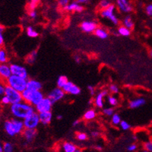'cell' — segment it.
<instances>
[{"mask_svg":"<svg viewBox=\"0 0 152 152\" xmlns=\"http://www.w3.org/2000/svg\"><path fill=\"white\" fill-rule=\"evenodd\" d=\"M69 3H70V0H58V5L63 9Z\"/></svg>","mask_w":152,"mask_h":152,"instance_id":"obj_43","label":"cell"},{"mask_svg":"<svg viewBox=\"0 0 152 152\" xmlns=\"http://www.w3.org/2000/svg\"><path fill=\"white\" fill-rule=\"evenodd\" d=\"M14 146L10 142H5L3 144V151L4 152H13Z\"/></svg>","mask_w":152,"mask_h":152,"instance_id":"obj_38","label":"cell"},{"mask_svg":"<svg viewBox=\"0 0 152 152\" xmlns=\"http://www.w3.org/2000/svg\"><path fill=\"white\" fill-rule=\"evenodd\" d=\"M0 152H4L3 151V144H2V141L0 140Z\"/></svg>","mask_w":152,"mask_h":152,"instance_id":"obj_53","label":"cell"},{"mask_svg":"<svg viewBox=\"0 0 152 152\" xmlns=\"http://www.w3.org/2000/svg\"><path fill=\"white\" fill-rule=\"evenodd\" d=\"M27 36L31 38H37L39 36V32L32 26H28L25 30Z\"/></svg>","mask_w":152,"mask_h":152,"instance_id":"obj_27","label":"cell"},{"mask_svg":"<svg viewBox=\"0 0 152 152\" xmlns=\"http://www.w3.org/2000/svg\"><path fill=\"white\" fill-rule=\"evenodd\" d=\"M77 1H78V2L81 4H85V3H87V2H88L89 0H77Z\"/></svg>","mask_w":152,"mask_h":152,"instance_id":"obj_51","label":"cell"},{"mask_svg":"<svg viewBox=\"0 0 152 152\" xmlns=\"http://www.w3.org/2000/svg\"><path fill=\"white\" fill-rule=\"evenodd\" d=\"M144 148L148 152H152V142L148 141L144 144Z\"/></svg>","mask_w":152,"mask_h":152,"instance_id":"obj_42","label":"cell"},{"mask_svg":"<svg viewBox=\"0 0 152 152\" xmlns=\"http://www.w3.org/2000/svg\"><path fill=\"white\" fill-rule=\"evenodd\" d=\"M103 114L104 116H108V117H111V116L115 113V110H114V107H104L103 109Z\"/></svg>","mask_w":152,"mask_h":152,"instance_id":"obj_32","label":"cell"},{"mask_svg":"<svg viewBox=\"0 0 152 152\" xmlns=\"http://www.w3.org/2000/svg\"><path fill=\"white\" fill-rule=\"evenodd\" d=\"M28 17L32 20H35L37 18V12L36 9L28 10Z\"/></svg>","mask_w":152,"mask_h":152,"instance_id":"obj_41","label":"cell"},{"mask_svg":"<svg viewBox=\"0 0 152 152\" xmlns=\"http://www.w3.org/2000/svg\"><path fill=\"white\" fill-rule=\"evenodd\" d=\"M42 88H43V85L40 81L34 78L28 79L27 89L31 91H41Z\"/></svg>","mask_w":152,"mask_h":152,"instance_id":"obj_18","label":"cell"},{"mask_svg":"<svg viewBox=\"0 0 152 152\" xmlns=\"http://www.w3.org/2000/svg\"><path fill=\"white\" fill-rule=\"evenodd\" d=\"M119 126L124 131H128V130H129L131 129V125L128 122L126 121V120H122L120 124H119Z\"/></svg>","mask_w":152,"mask_h":152,"instance_id":"obj_39","label":"cell"},{"mask_svg":"<svg viewBox=\"0 0 152 152\" xmlns=\"http://www.w3.org/2000/svg\"><path fill=\"white\" fill-rule=\"evenodd\" d=\"M40 119V123L43 126H47L52 122L53 119V113L52 112H45V113H39Z\"/></svg>","mask_w":152,"mask_h":152,"instance_id":"obj_19","label":"cell"},{"mask_svg":"<svg viewBox=\"0 0 152 152\" xmlns=\"http://www.w3.org/2000/svg\"><path fill=\"white\" fill-rule=\"evenodd\" d=\"M145 104V100L142 97H138V98L131 100L129 103V107L131 109H138L139 107H142Z\"/></svg>","mask_w":152,"mask_h":152,"instance_id":"obj_20","label":"cell"},{"mask_svg":"<svg viewBox=\"0 0 152 152\" xmlns=\"http://www.w3.org/2000/svg\"><path fill=\"white\" fill-rule=\"evenodd\" d=\"M97 116V111L94 109H89L85 111L83 115V119L85 121H91Z\"/></svg>","mask_w":152,"mask_h":152,"instance_id":"obj_22","label":"cell"},{"mask_svg":"<svg viewBox=\"0 0 152 152\" xmlns=\"http://www.w3.org/2000/svg\"><path fill=\"white\" fill-rule=\"evenodd\" d=\"M116 7L123 14H129L133 10L132 5L129 0H116Z\"/></svg>","mask_w":152,"mask_h":152,"instance_id":"obj_12","label":"cell"},{"mask_svg":"<svg viewBox=\"0 0 152 152\" xmlns=\"http://www.w3.org/2000/svg\"><path fill=\"white\" fill-rule=\"evenodd\" d=\"M69 81L67 77L65 75H60L59 76V78H57L56 81V87H59L60 88H63V87L67 84Z\"/></svg>","mask_w":152,"mask_h":152,"instance_id":"obj_30","label":"cell"},{"mask_svg":"<svg viewBox=\"0 0 152 152\" xmlns=\"http://www.w3.org/2000/svg\"><path fill=\"white\" fill-rule=\"evenodd\" d=\"M22 98L24 101L29 103L32 106L35 107L43 100L45 96L42 91H31L28 89H25L23 92H21Z\"/></svg>","mask_w":152,"mask_h":152,"instance_id":"obj_3","label":"cell"},{"mask_svg":"<svg viewBox=\"0 0 152 152\" xmlns=\"http://www.w3.org/2000/svg\"><path fill=\"white\" fill-rule=\"evenodd\" d=\"M80 123H81V121H80L79 119H76V120H75L72 123V126H74V127H76V126H79Z\"/></svg>","mask_w":152,"mask_h":152,"instance_id":"obj_50","label":"cell"},{"mask_svg":"<svg viewBox=\"0 0 152 152\" xmlns=\"http://www.w3.org/2000/svg\"><path fill=\"white\" fill-rule=\"evenodd\" d=\"M107 102L110 106L113 107H117L119 105V99L114 94H110L107 96Z\"/></svg>","mask_w":152,"mask_h":152,"instance_id":"obj_29","label":"cell"},{"mask_svg":"<svg viewBox=\"0 0 152 152\" xmlns=\"http://www.w3.org/2000/svg\"><path fill=\"white\" fill-rule=\"evenodd\" d=\"M5 82H6L7 85L10 86L11 88H14L16 91L21 93L25 89H27L28 79L20 77V76L12 75Z\"/></svg>","mask_w":152,"mask_h":152,"instance_id":"obj_4","label":"cell"},{"mask_svg":"<svg viewBox=\"0 0 152 152\" xmlns=\"http://www.w3.org/2000/svg\"><path fill=\"white\" fill-rule=\"evenodd\" d=\"M66 94V92L64 91V90L62 88L56 87V88H53V90L49 92L48 94H47V97L51 100V101L53 104H56V103L59 102V101H60V100L64 98Z\"/></svg>","mask_w":152,"mask_h":152,"instance_id":"obj_9","label":"cell"},{"mask_svg":"<svg viewBox=\"0 0 152 152\" xmlns=\"http://www.w3.org/2000/svg\"><path fill=\"white\" fill-rule=\"evenodd\" d=\"M25 129L24 122L22 119L12 118L5 119L3 123V130L10 137H15V135L22 134Z\"/></svg>","mask_w":152,"mask_h":152,"instance_id":"obj_2","label":"cell"},{"mask_svg":"<svg viewBox=\"0 0 152 152\" xmlns=\"http://www.w3.org/2000/svg\"><path fill=\"white\" fill-rule=\"evenodd\" d=\"M121 121V116H120L119 114L116 113H115L111 116V123H112L113 126H119Z\"/></svg>","mask_w":152,"mask_h":152,"instance_id":"obj_31","label":"cell"},{"mask_svg":"<svg viewBox=\"0 0 152 152\" xmlns=\"http://www.w3.org/2000/svg\"><path fill=\"white\" fill-rule=\"evenodd\" d=\"M111 4L112 3H111L110 0H100V2H99L98 7L100 10H102V9H106V8L109 7Z\"/></svg>","mask_w":152,"mask_h":152,"instance_id":"obj_36","label":"cell"},{"mask_svg":"<svg viewBox=\"0 0 152 152\" xmlns=\"http://www.w3.org/2000/svg\"><path fill=\"white\" fill-rule=\"evenodd\" d=\"M12 75L10 65L7 63L0 64V81H6Z\"/></svg>","mask_w":152,"mask_h":152,"instance_id":"obj_15","label":"cell"},{"mask_svg":"<svg viewBox=\"0 0 152 152\" xmlns=\"http://www.w3.org/2000/svg\"><path fill=\"white\" fill-rule=\"evenodd\" d=\"M25 129H36L40 124V119L39 113L35 111L34 113L30 115L29 116L23 120Z\"/></svg>","mask_w":152,"mask_h":152,"instance_id":"obj_6","label":"cell"},{"mask_svg":"<svg viewBox=\"0 0 152 152\" xmlns=\"http://www.w3.org/2000/svg\"><path fill=\"white\" fill-rule=\"evenodd\" d=\"M100 133L98 131H92L91 132V136L92 137V138H98L99 136H100Z\"/></svg>","mask_w":152,"mask_h":152,"instance_id":"obj_49","label":"cell"},{"mask_svg":"<svg viewBox=\"0 0 152 152\" xmlns=\"http://www.w3.org/2000/svg\"><path fill=\"white\" fill-rule=\"evenodd\" d=\"M94 34L95 36L97 37L100 38L101 40H106L108 37V36H109L108 31L105 28H102V27H97V28L95 30Z\"/></svg>","mask_w":152,"mask_h":152,"instance_id":"obj_21","label":"cell"},{"mask_svg":"<svg viewBox=\"0 0 152 152\" xmlns=\"http://www.w3.org/2000/svg\"><path fill=\"white\" fill-rule=\"evenodd\" d=\"M74 60L77 64H79V63L81 62V61H82V58H81V56H79L78 54H75V55L74 56Z\"/></svg>","mask_w":152,"mask_h":152,"instance_id":"obj_48","label":"cell"},{"mask_svg":"<svg viewBox=\"0 0 152 152\" xmlns=\"http://www.w3.org/2000/svg\"><path fill=\"white\" fill-rule=\"evenodd\" d=\"M5 27L0 24V47H3L5 45Z\"/></svg>","mask_w":152,"mask_h":152,"instance_id":"obj_33","label":"cell"},{"mask_svg":"<svg viewBox=\"0 0 152 152\" xmlns=\"http://www.w3.org/2000/svg\"><path fill=\"white\" fill-rule=\"evenodd\" d=\"M5 87H6V85L4 84V81H0V97L5 95Z\"/></svg>","mask_w":152,"mask_h":152,"instance_id":"obj_44","label":"cell"},{"mask_svg":"<svg viewBox=\"0 0 152 152\" xmlns=\"http://www.w3.org/2000/svg\"><path fill=\"white\" fill-rule=\"evenodd\" d=\"M62 118H63V116H62V115H61V114H59V115H57V116H56V119H59V120L62 119Z\"/></svg>","mask_w":152,"mask_h":152,"instance_id":"obj_54","label":"cell"},{"mask_svg":"<svg viewBox=\"0 0 152 152\" xmlns=\"http://www.w3.org/2000/svg\"><path fill=\"white\" fill-rule=\"evenodd\" d=\"M149 55H150L151 58V59H152V49L150 50V52H149Z\"/></svg>","mask_w":152,"mask_h":152,"instance_id":"obj_56","label":"cell"},{"mask_svg":"<svg viewBox=\"0 0 152 152\" xmlns=\"http://www.w3.org/2000/svg\"><path fill=\"white\" fill-rule=\"evenodd\" d=\"M0 103L2 106H9L11 105L10 100L6 95H3L2 97H0Z\"/></svg>","mask_w":152,"mask_h":152,"instance_id":"obj_40","label":"cell"},{"mask_svg":"<svg viewBox=\"0 0 152 152\" xmlns=\"http://www.w3.org/2000/svg\"><path fill=\"white\" fill-rule=\"evenodd\" d=\"M108 94H109L108 89H103L97 94H96L94 95V105L99 109L104 108V98L107 97Z\"/></svg>","mask_w":152,"mask_h":152,"instance_id":"obj_11","label":"cell"},{"mask_svg":"<svg viewBox=\"0 0 152 152\" xmlns=\"http://www.w3.org/2000/svg\"><path fill=\"white\" fill-rule=\"evenodd\" d=\"M9 62V54L7 50L3 47H0V64Z\"/></svg>","mask_w":152,"mask_h":152,"instance_id":"obj_26","label":"cell"},{"mask_svg":"<svg viewBox=\"0 0 152 152\" xmlns=\"http://www.w3.org/2000/svg\"><path fill=\"white\" fill-rule=\"evenodd\" d=\"M100 17L104 19L109 20L113 25H118L119 24V19L116 14V5L111 4L109 7L100 10Z\"/></svg>","mask_w":152,"mask_h":152,"instance_id":"obj_5","label":"cell"},{"mask_svg":"<svg viewBox=\"0 0 152 152\" xmlns=\"http://www.w3.org/2000/svg\"><path fill=\"white\" fill-rule=\"evenodd\" d=\"M151 123H152V121H151Z\"/></svg>","mask_w":152,"mask_h":152,"instance_id":"obj_59","label":"cell"},{"mask_svg":"<svg viewBox=\"0 0 152 152\" xmlns=\"http://www.w3.org/2000/svg\"><path fill=\"white\" fill-rule=\"evenodd\" d=\"M62 148L64 152H75L78 148L72 142H65L62 143Z\"/></svg>","mask_w":152,"mask_h":152,"instance_id":"obj_24","label":"cell"},{"mask_svg":"<svg viewBox=\"0 0 152 152\" xmlns=\"http://www.w3.org/2000/svg\"><path fill=\"white\" fill-rule=\"evenodd\" d=\"M76 139L78 140L79 142H85V141L88 140V136L85 132H78L76 133L75 135Z\"/></svg>","mask_w":152,"mask_h":152,"instance_id":"obj_34","label":"cell"},{"mask_svg":"<svg viewBox=\"0 0 152 152\" xmlns=\"http://www.w3.org/2000/svg\"><path fill=\"white\" fill-rule=\"evenodd\" d=\"M75 152H84V151H82V150H81V149L77 148V150H76Z\"/></svg>","mask_w":152,"mask_h":152,"instance_id":"obj_55","label":"cell"},{"mask_svg":"<svg viewBox=\"0 0 152 152\" xmlns=\"http://www.w3.org/2000/svg\"><path fill=\"white\" fill-rule=\"evenodd\" d=\"M28 10H31V9H36L40 0H28Z\"/></svg>","mask_w":152,"mask_h":152,"instance_id":"obj_37","label":"cell"},{"mask_svg":"<svg viewBox=\"0 0 152 152\" xmlns=\"http://www.w3.org/2000/svg\"><path fill=\"white\" fill-rule=\"evenodd\" d=\"M102 146L101 145H97L96 146H95V149H97V150L98 151H101L102 150Z\"/></svg>","mask_w":152,"mask_h":152,"instance_id":"obj_52","label":"cell"},{"mask_svg":"<svg viewBox=\"0 0 152 152\" xmlns=\"http://www.w3.org/2000/svg\"><path fill=\"white\" fill-rule=\"evenodd\" d=\"M35 108L34 106L30 104L29 103L25 102L24 100L16 104H11L9 106V113L12 117L16 119L24 120L28 116L35 112Z\"/></svg>","mask_w":152,"mask_h":152,"instance_id":"obj_1","label":"cell"},{"mask_svg":"<svg viewBox=\"0 0 152 152\" xmlns=\"http://www.w3.org/2000/svg\"><path fill=\"white\" fill-rule=\"evenodd\" d=\"M10 67L12 75L20 76V77L28 79V72L25 66L13 62V63L10 64Z\"/></svg>","mask_w":152,"mask_h":152,"instance_id":"obj_10","label":"cell"},{"mask_svg":"<svg viewBox=\"0 0 152 152\" xmlns=\"http://www.w3.org/2000/svg\"><path fill=\"white\" fill-rule=\"evenodd\" d=\"M0 123H1V114H0Z\"/></svg>","mask_w":152,"mask_h":152,"instance_id":"obj_58","label":"cell"},{"mask_svg":"<svg viewBox=\"0 0 152 152\" xmlns=\"http://www.w3.org/2000/svg\"><path fill=\"white\" fill-rule=\"evenodd\" d=\"M88 90L89 91V94H90L91 96H94L96 94V90H95V88L92 85H89L88 87Z\"/></svg>","mask_w":152,"mask_h":152,"instance_id":"obj_47","label":"cell"},{"mask_svg":"<svg viewBox=\"0 0 152 152\" xmlns=\"http://www.w3.org/2000/svg\"><path fill=\"white\" fill-rule=\"evenodd\" d=\"M98 25L94 21H84L80 24V28L86 34L94 33Z\"/></svg>","mask_w":152,"mask_h":152,"instance_id":"obj_13","label":"cell"},{"mask_svg":"<svg viewBox=\"0 0 152 152\" xmlns=\"http://www.w3.org/2000/svg\"><path fill=\"white\" fill-rule=\"evenodd\" d=\"M5 95H6L9 97V99L10 100L11 104L19 103L23 100L22 94H21V92L18 91L15 89L11 88L10 86L7 85L5 87Z\"/></svg>","mask_w":152,"mask_h":152,"instance_id":"obj_7","label":"cell"},{"mask_svg":"<svg viewBox=\"0 0 152 152\" xmlns=\"http://www.w3.org/2000/svg\"><path fill=\"white\" fill-rule=\"evenodd\" d=\"M62 89L64 90L66 94H68L70 95H74V96L79 95L81 92V88L78 85H75L73 82H72L70 81H68L67 84L63 87Z\"/></svg>","mask_w":152,"mask_h":152,"instance_id":"obj_14","label":"cell"},{"mask_svg":"<svg viewBox=\"0 0 152 152\" xmlns=\"http://www.w3.org/2000/svg\"><path fill=\"white\" fill-rule=\"evenodd\" d=\"M108 91L109 92H110L111 94H118L119 93V88L116 84H111L109 85Z\"/></svg>","mask_w":152,"mask_h":152,"instance_id":"obj_35","label":"cell"},{"mask_svg":"<svg viewBox=\"0 0 152 152\" xmlns=\"http://www.w3.org/2000/svg\"><path fill=\"white\" fill-rule=\"evenodd\" d=\"M37 135V130L34 129H25L22 132L23 138L28 144L32 143L36 138Z\"/></svg>","mask_w":152,"mask_h":152,"instance_id":"obj_16","label":"cell"},{"mask_svg":"<svg viewBox=\"0 0 152 152\" xmlns=\"http://www.w3.org/2000/svg\"><path fill=\"white\" fill-rule=\"evenodd\" d=\"M142 152H148V151H146V150H144Z\"/></svg>","mask_w":152,"mask_h":152,"instance_id":"obj_57","label":"cell"},{"mask_svg":"<svg viewBox=\"0 0 152 152\" xmlns=\"http://www.w3.org/2000/svg\"><path fill=\"white\" fill-rule=\"evenodd\" d=\"M117 34L122 37H129L131 35V30L122 25L118 28Z\"/></svg>","mask_w":152,"mask_h":152,"instance_id":"obj_28","label":"cell"},{"mask_svg":"<svg viewBox=\"0 0 152 152\" xmlns=\"http://www.w3.org/2000/svg\"><path fill=\"white\" fill-rule=\"evenodd\" d=\"M64 10L69 12H81L84 11V7L83 5L76 0L70 2L64 8Z\"/></svg>","mask_w":152,"mask_h":152,"instance_id":"obj_17","label":"cell"},{"mask_svg":"<svg viewBox=\"0 0 152 152\" xmlns=\"http://www.w3.org/2000/svg\"><path fill=\"white\" fill-rule=\"evenodd\" d=\"M122 23H123V26L129 28V29H130L131 31L133 29V28H134V24H134V21H133L132 18V16L130 15H127L125 16V17L123 18V21H122Z\"/></svg>","mask_w":152,"mask_h":152,"instance_id":"obj_23","label":"cell"},{"mask_svg":"<svg viewBox=\"0 0 152 152\" xmlns=\"http://www.w3.org/2000/svg\"><path fill=\"white\" fill-rule=\"evenodd\" d=\"M37 58V50H33L32 52H31L28 54V56L25 59V61H26L28 64L33 65L36 62Z\"/></svg>","mask_w":152,"mask_h":152,"instance_id":"obj_25","label":"cell"},{"mask_svg":"<svg viewBox=\"0 0 152 152\" xmlns=\"http://www.w3.org/2000/svg\"><path fill=\"white\" fill-rule=\"evenodd\" d=\"M137 148H138V145H136V144H131V145H129L127 147V151L129 152H132V151H135L137 150Z\"/></svg>","mask_w":152,"mask_h":152,"instance_id":"obj_46","label":"cell"},{"mask_svg":"<svg viewBox=\"0 0 152 152\" xmlns=\"http://www.w3.org/2000/svg\"><path fill=\"white\" fill-rule=\"evenodd\" d=\"M53 104V103L51 101V100H50L48 97H45L40 103H39V104H37V105L35 106V110H36V112H37L38 113L45 112H50V111H52Z\"/></svg>","mask_w":152,"mask_h":152,"instance_id":"obj_8","label":"cell"},{"mask_svg":"<svg viewBox=\"0 0 152 152\" xmlns=\"http://www.w3.org/2000/svg\"><path fill=\"white\" fill-rule=\"evenodd\" d=\"M145 12L148 16L152 17V4H148V5L145 7Z\"/></svg>","mask_w":152,"mask_h":152,"instance_id":"obj_45","label":"cell"}]
</instances>
